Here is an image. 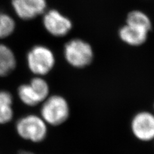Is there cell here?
<instances>
[{
  "mask_svg": "<svg viewBox=\"0 0 154 154\" xmlns=\"http://www.w3.org/2000/svg\"><path fill=\"white\" fill-rule=\"evenodd\" d=\"M70 114V108L67 101L63 96L52 95L42 103L41 117L47 125L59 126L67 121Z\"/></svg>",
  "mask_w": 154,
  "mask_h": 154,
  "instance_id": "6da1fadb",
  "label": "cell"
},
{
  "mask_svg": "<svg viewBox=\"0 0 154 154\" xmlns=\"http://www.w3.org/2000/svg\"><path fill=\"white\" fill-rule=\"evenodd\" d=\"M16 132L25 140L41 143L47 137V123L41 116L28 114L19 118L16 125Z\"/></svg>",
  "mask_w": 154,
  "mask_h": 154,
  "instance_id": "7a4b0ae2",
  "label": "cell"
},
{
  "mask_svg": "<svg viewBox=\"0 0 154 154\" xmlns=\"http://www.w3.org/2000/svg\"><path fill=\"white\" fill-rule=\"evenodd\" d=\"M28 69L37 76L48 74L55 64V57L52 50L43 45H35L26 55Z\"/></svg>",
  "mask_w": 154,
  "mask_h": 154,
  "instance_id": "3957f363",
  "label": "cell"
},
{
  "mask_svg": "<svg viewBox=\"0 0 154 154\" xmlns=\"http://www.w3.org/2000/svg\"><path fill=\"white\" fill-rule=\"evenodd\" d=\"M64 56L67 63L76 68H84L92 62L94 51L88 42L81 38H73L64 47Z\"/></svg>",
  "mask_w": 154,
  "mask_h": 154,
  "instance_id": "277c9868",
  "label": "cell"
},
{
  "mask_svg": "<svg viewBox=\"0 0 154 154\" xmlns=\"http://www.w3.org/2000/svg\"><path fill=\"white\" fill-rule=\"evenodd\" d=\"M49 94L50 86L41 76H36L28 84L21 85L17 89L19 100L28 107H34L43 103Z\"/></svg>",
  "mask_w": 154,
  "mask_h": 154,
  "instance_id": "5b68a950",
  "label": "cell"
},
{
  "mask_svg": "<svg viewBox=\"0 0 154 154\" xmlns=\"http://www.w3.org/2000/svg\"><path fill=\"white\" fill-rule=\"evenodd\" d=\"M42 24L45 30L50 35L56 37L66 36L73 28L71 19L55 9L49 10L45 12Z\"/></svg>",
  "mask_w": 154,
  "mask_h": 154,
  "instance_id": "8992f818",
  "label": "cell"
},
{
  "mask_svg": "<svg viewBox=\"0 0 154 154\" xmlns=\"http://www.w3.org/2000/svg\"><path fill=\"white\" fill-rule=\"evenodd\" d=\"M131 131L139 140L150 141L154 139V114L148 111H141L133 117Z\"/></svg>",
  "mask_w": 154,
  "mask_h": 154,
  "instance_id": "52a82bcc",
  "label": "cell"
},
{
  "mask_svg": "<svg viewBox=\"0 0 154 154\" xmlns=\"http://www.w3.org/2000/svg\"><path fill=\"white\" fill-rule=\"evenodd\" d=\"M12 6L17 16L24 21H30L46 11V0H12Z\"/></svg>",
  "mask_w": 154,
  "mask_h": 154,
  "instance_id": "ba28073f",
  "label": "cell"
},
{
  "mask_svg": "<svg viewBox=\"0 0 154 154\" xmlns=\"http://www.w3.org/2000/svg\"><path fill=\"white\" fill-rule=\"evenodd\" d=\"M149 32L143 28L126 24L119 29V37L128 45L139 46L146 42Z\"/></svg>",
  "mask_w": 154,
  "mask_h": 154,
  "instance_id": "9c48e42d",
  "label": "cell"
},
{
  "mask_svg": "<svg viewBox=\"0 0 154 154\" xmlns=\"http://www.w3.org/2000/svg\"><path fill=\"white\" fill-rule=\"evenodd\" d=\"M16 66V57L11 48L0 43V77L11 75Z\"/></svg>",
  "mask_w": 154,
  "mask_h": 154,
  "instance_id": "30bf717a",
  "label": "cell"
},
{
  "mask_svg": "<svg viewBox=\"0 0 154 154\" xmlns=\"http://www.w3.org/2000/svg\"><path fill=\"white\" fill-rule=\"evenodd\" d=\"M13 96L5 90L0 91V125L9 123L14 117Z\"/></svg>",
  "mask_w": 154,
  "mask_h": 154,
  "instance_id": "8fae6325",
  "label": "cell"
},
{
  "mask_svg": "<svg viewBox=\"0 0 154 154\" xmlns=\"http://www.w3.org/2000/svg\"><path fill=\"white\" fill-rule=\"evenodd\" d=\"M126 24L143 28L149 32L152 26L150 17L141 11H133L129 12L127 17Z\"/></svg>",
  "mask_w": 154,
  "mask_h": 154,
  "instance_id": "7c38bea8",
  "label": "cell"
},
{
  "mask_svg": "<svg viewBox=\"0 0 154 154\" xmlns=\"http://www.w3.org/2000/svg\"><path fill=\"white\" fill-rule=\"evenodd\" d=\"M15 29L16 22L13 17L0 11V39L11 36Z\"/></svg>",
  "mask_w": 154,
  "mask_h": 154,
  "instance_id": "4fadbf2b",
  "label": "cell"
},
{
  "mask_svg": "<svg viewBox=\"0 0 154 154\" xmlns=\"http://www.w3.org/2000/svg\"><path fill=\"white\" fill-rule=\"evenodd\" d=\"M18 154H35L34 153L31 152L30 151H25V150H23L19 152Z\"/></svg>",
  "mask_w": 154,
  "mask_h": 154,
  "instance_id": "5bb4252c",
  "label": "cell"
}]
</instances>
